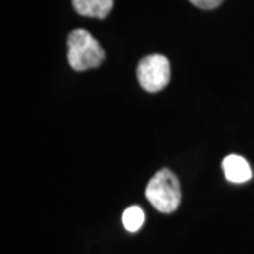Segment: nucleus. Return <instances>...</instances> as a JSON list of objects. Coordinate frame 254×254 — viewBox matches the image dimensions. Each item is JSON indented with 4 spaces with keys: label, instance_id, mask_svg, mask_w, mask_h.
Instances as JSON below:
<instances>
[{
    "label": "nucleus",
    "instance_id": "obj_6",
    "mask_svg": "<svg viewBox=\"0 0 254 254\" xmlns=\"http://www.w3.org/2000/svg\"><path fill=\"white\" fill-rule=\"evenodd\" d=\"M123 225L128 232H137L144 223V212L140 206H130L123 212Z\"/></svg>",
    "mask_w": 254,
    "mask_h": 254
},
{
    "label": "nucleus",
    "instance_id": "obj_1",
    "mask_svg": "<svg viewBox=\"0 0 254 254\" xmlns=\"http://www.w3.org/2000/svg\"><path fill=\"white\" fill-rule=\"evenodd\" d=\"M68 63L75 71L98 68L105 61L106 53L89 31L78 28L68 36Z\"/></svg>",
    "mask_w": 254,
    "mask_h": 254
},
{
    "label": "nucleus",
    "instance_id": "obj_5",
    "mask_svg": "<svg viewBox=\"0 0 254 254\" xmlns=\"http://www.w3.org/2000/svg\"><path fill=\"white\" fill-rule=\"evenodd\" d=\"M115 0H72L73 9L85 17L105 18L113 7Z\"/></svg>",
    "mask_w": 254,
    "mask_h": 254
},
{
    "label": "nucleus",
    "instance_id": "obj_2",
    "mask_svg": "<svg viewBox=\"0 0 254 254\" xmlns=\"http://www.w3.org/2000/svg\"><path fill=\"white\" fill-rule=\"evenodd\" d=\"M145 198L163 213L174 212L181 202V187L177 175L168 168L160 170L148 182Z\"/></svg>",
    "mask_w": 254,
    "mask_h": 254
},
{
    "label": "nucleus",
    "instance_id": "obj_3",
    "mask_svg": "<svg viewBox=\"0 0 254 254\" xmlns=\"http://www.w3.org/2000/svg\"><path fill=\"white\" fill-rule=\"evenodd\" d=\"M171 76L170 61L161 54L144 57L137 66V79L147 92H160L168 85Z\"/></svg>",
    "mask_w": 254,
    "mask_h": 254
},
{
    "label": "nucleus",
    "instance_id": "obj_7",
    "mask_svg": "<svg viewBox=\"0 0 254 254\" xmlns=\"http://www.w3.org/2000/svg\"><path fill=\"white\" fill-rule=\"evenodd\" d=\"M190 1L193 4V6L199 7V9L210 10L220 6L223 0H190Z\"/></svg>",
    "mask_w": 254,
    "mask_h": 254
},
{
    "label": "nucleus",
    "instance_id": "obj_4",
    "mask_svg": "<svg viewBox=\"0 0 254 254\" xmlns=\"http://www.w3.org/2000/svg\"><path fill=\"white\" fill-rule=\"evenodd\" d=\"M222 167H223V173L227 181L233 182V184H243V182L250 181L253 177L250 164L247 163L242 155H227L222 163Z\"/></svg>",
    "mask_w": 254,
    "mask_h": 254
}]
</instances>
